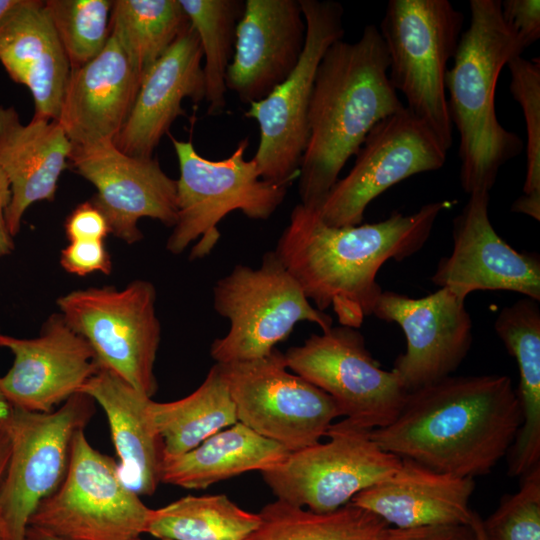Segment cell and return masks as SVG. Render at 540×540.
I'll use <instances>...</instances> for the list:
<instances>
[{"mask_svg": "<svg viewBox=\"0 0 540 540\" xmlns=\"http://www.w3.org/2000/svg\"><path fill=\"white\" fill-rule=\"evenodd\" d=\"M451 205L431 202L409 215L394 211L376 223L333 227L299 203L274 251L316 309L332 307L340 325L358 329L383 291L376 280L381 266L418 252Z\"/></svg>", "mask_w": 540, "mask_h": 540, "instance_id": "6da1fadb", "label": "cell"}, {"mask_svg": "<svg viewBox=\"0 0 540 540\" xmlns=\"http://www.w3.org/2000/svg\"><path fill=\"white\" fill-rule=\"evenodd\" d=\"M521 421L508 376L450 375L409 392L396 418L371 436L401 459L474 479L507 455Z\"/></svg>", "mask_w": 540, "mask_h": 540, "instance_id": "7a4b0ae2", "label": "cell"}, {"mask_svg": "<svg viewBox=\"0 0 540 540\" xmlns=\"http://www.w3.org/2000/svg\"><path fill=\"white\" fill-rule=\"evenodd\" d=\"M385 43L375 25L355 42L335 41L317 67L301 159V204L317 209L372 128L404 108L389 77Z\"/></svg>", "mask_w": 540, "mask_h": 540, "instance_id": "3957f363", "label": "cell"}, {"mask_svg": "<svg viewBox=\"0 0 540 540\" xmlns=\"http://www.w3.org/2000/svg\"><path fill=\"white\" fill-rule=\"evenodd\" d=\"M501 0H471L470 22L448 68L445 88L450 120L460 136V182L471 194L494 186L499 170L523 150L495 109L498 78L525 48L501 15Z\"/></svg>", "mask_w": 540, "mask_h": 540, "instance_id": "277c9868", "label": "cell"}, {"mask_svg": "<svg viewBox=\"0 0 540 540\" xmlns=\"http://www.w3.org/2000/svg\"><path fill=\"white\" fill-rule=\"evenodd\" d=\"M463 24V13L448 0H390L378 28L393 88L447 151L453 143V125L445 77Z\"/></svg>", "mask_w": 540, "mask_h": 540, "instance_id": "5b68a950", "label": "cell"}, {"mask_svg": "<svg viewBox=\"0 0 540 540\" xmlns=\"http://www.w3.org/2000/svg\"><path fill=\"white\" fill-rule=\"evenodd\" d=\"M179 163L177 181V222L166 249L182 253L192 242L189 259H202L216 246L218 223L239 210L252 220H267L284 201L289 186L261 178L255 162L245 159L249 146L246 137L225 159L201 156L191 139L171 137Z\"/></svg>", "mask_w": 540, "mask_h": 540, "instance_id": "8992f818", "label": "cell"}, {"mask_svg": "<svg viewBox=\"0 0 540 540\" xmlns=\"http://www.w3.org/2000/svg\"><path fill=\"white\" fill-rule=\"evenodd\" d=\"M213 306L230 323L227 334L211 344L216 363L264 357L300 321L322 331L333 326L332 317L310 304L274 250L263 255L259 267L239 264L220 278L213 287Z\"/></svg>", "mask_w": 540, "mask_h": 540, "instance_id": "52a82bcc", "label": "cell"}, {"mask_svg": "<svg viewBox=\"0 0 540 540\" xmlns=\"http://www.w3.org/2000/svg\"><path fill=\"white\" fill-rule=\"evenodd\" d=\"M155 302L154 285L134 280L122 289L75 290L61 296L57 305L68 326L89 344L101 369L151 398L158 388L154 364L161 335Z\"/></svg>", "mask_w": 540, "mask_h": 540, "instance_id": "ba28073f", "label": "cell"}, {"mask_svg": "<svg viewBox=\"0 0 540 540\" xmlns=\"http://www.w3.org/2000/svg\"><path fill=\"white\" fill-rule=\"evenodd\" d=\"M150 512L121 480L118 463L93 448L80 429L63 481L28 526L66 540H134L146 533Z\"/></svg>", "mask_w": 540, "mask_h": 540, "instance_id": "9c48e42d", "label": "cell"}, {"mask_svg": "<svg viewBox=\"0 0 540 540\" xmlns=\"http://www.w3.org/2000/svg\"><path fill=\"white\" fill-rule=\"evenodd\" d=\"M306 41L291 74L264 99L251 103L245 117L259 126L255 162L262 179L290 186L299 175L308 138V111L317 67L328 47L343 39L344 8L332 0H300Z\"/></svg>", "mask_w": 540, "mask_h": 540, "instance_id": "30bf717a", "label": "cell"}, {"mask_svg": "<svg viewBox=\"0 0 540 540\" xmlns=\"http://www.w3.org/2000/svg\"><path fill=\"white\" fill-rule=\"evenodd\" d=\"M371 431L347 419L332 423L326 442L290 452L261 472L263 480L278 500L317 513L335 511L389 477L401 463L378 446Z\"/></svg>", "mask_w": 540, "mask_h": 540, "instance_id": "8fae6325", "label": "cell"}, {"mask_svg": "<svg viewBox=\"0 0 540 540\" xmlns=\"http://www.w3.org/2000/svg\"><path fill=\"white\" fill-rule=\"evenodd\" d=\"M216 364L238 422L289 452L320 442L340 416L327 393L288 371L277 348L261 358Z\"/></svg>", "mask_w": 540, "mask_h": 540, "instance_id": "7c38bea8", "label": "cell"}, {"mask_svg": "<svg viewBox=\"0 0 540 540\" xmlns=\"http://www.w3.org/2000/svg\"><path fill=\"white\" fill-rule=\"evenodd\" d=\"M93 413V400L82 393L50 413L12 408L7 418L11 456L0 488L6 540L25 539L34 511L63 481L72 440Z\"/></svg>", "mask_w": 540, "mask_h": 540, "instance_id": "4fadbf2b", "label": "cell"}, {"mask_svg": "<svg viewBox=\"0 0 540 540\" xmlns=\"http://www.w3.org/2000/svg\"><path fill=\"white\" fill-rule=\"evenodd\" d=\"M288 369L327 393L340 416L374 430L390 424L408 392L381 368L356 328L332 326L284 353Z\"/></svg>", "mask_w": 540, "mask_h": 540, "instance_id": "5bb4252c", "label": "cell"}, {"mask_svg": "<svg viewBox=\"0 0 540 540\" xmlns=\"http://www.w3.org/2000/svg\"><path fill=\"white\" fill-rule=\"evenodd\" d=\"M447 152L405 106L372 128L349 173L338 179L315 210L329 226L359 225L372 200L410 176L442 168Z\"/></svg>", "mask_w": 540, "mask_h": 540, "instance_id": "9a60e30c", "label": "cell"}, {"mask_svg": "<svg viewBox=\"0 0 540 540\" xmlns=\"http://www.w3.org/2000/svg\"><path fill=\"white\" fill-rule=\"evenodd\" d=\"M466 297L449 287L421 298L381 292L372 315L404 332L406 350L392 371L408 393L450 376L467 356L473 326Z\"/></svg>", "mask_w": 540, "mask_h": 540, "instance_id": "2e32d148", "label": "cell"}, {"mask_svg": "<svg viewBox=\"0 0 540 540\" xmlns=\"http://www.w3.org/2000/svg\"><path fill=\"white\" fill-rule=\"evenodd\" d=\"M68 164L97 190L91 201L117 238L134 244L143 238L138 221L148 217L168 227L177 222V181L154 157L121 152L114 143L72 148Z\"/></svg>", "mask_w": 540, "mask_h": 540, "instance_id": "e0dca14e", "label": "cell"}, {"mask_svg": "<svg viewBox=\"0 0 540 540\" xmlns=\"http://www.w3.org/2000/svg\"><path fill=\"white\" fill-rule=\"evenodd\" d=\"M0 347L14 357L0 376V392L12 408L50 413L80 393L100 369L89 344L63 319L53 314L36 338L0 333Z\"/></svg>", "mask_w": 540, "mask_h": 540, "instance_id": "ac0fdd59", "label": "cell"}, {"mask_svg": "<svg viewBox=\"0 0 540 540\" xmlns=\"http://www.w3.org/2000/svg\"><path fill=\"white\" fill-rule=\"evenodd\" d=\"M453 219V250L439 260L431 281L465 296L476 290H507L540 301V256L519 252L495 231L488 191H475Z\"/></svg>", "mask_w": 540, "mask_h": 540, "instance_id": "d6986e66", "label": "cell"}, {"mask_svg": "<svg viewBox=\"0 0 540 540\" xmlns=\"http://www.w3.org/2000/svg\"><path fill=\"white\" fill-rule=\"evenodd\" d=\"M300 0H246L226 74L244 104L268 96L295 69L306 41Z\"/></svg>", "mask_w": 540, "mask_h": 540, "instance_id": "ffe728a7", "label": "cell"}, {"mask_svg": "<svg viewBox=\"0 0 540 540\" xmlns=\"http://www.w3.org/2000/svg\"><path fill=\"white\" fill-rule=\"evenodd\" d=\"M203 53L194 27L184 29L174 43L146 70L131 111L114 145L123 153L150 158L177 117L182 101L205 99Z\"/></svg>", "mask_w": 540, "mask_h": 540, "instance_id": "44dd1931", "label": "cell"}, {"mask_svg": "<svg viewBox=\"0 0 540 540\" xmlns=\"http://www.w3.org/2000/svg\"><path fill=\"white\" fill-rule=\"evenodd\" d=\"M141 79L112 35L96 57L71 69L56 121L73 148L114 143Z\"/></svg>", "mask_w": 540, "mask_h": 540, "instance_id": "7402d4cb", "label": "cell"}, {"mask_svg": "<svg viewBox=\"0 0 540 540\" xmlns=\"http://www.w3.org/2000/svg\"><path fill=\"white\" fill-rule=\"evenodd\" d=\"M0 62L29 89L33 118L57 120L71 67L44 1L16 0L2 16Z\"/></svg>", "mask_w": 540, "mask_h": 540, "instance_id": "603a6c76", "label": "cell"}, {"mask_svg": "<svg viewBox=\"0 0 540 540\" xmlns=\"http://www.w3.org/2000/svg\"><path fill=\"white\" fill-rule=\"evenodd\" d=\"M72 148L58 121L32 118L23 124L15 107L0 106V168L10 183L5 222L12 237L28 207L53 200Z\"/></svg>", "mask_w": 540, "mask_h": 540, "instance_id": "cb8c5ba5", "label": "cell"}, {"mask_svg": "<svg viewBox=\"0 0 540 540\" xmlns=\"http://www.w3.org/2000/svg\"><path fill=\"white\" fill-rule=\"evenodd\" d=\"M474 488L473 478L439 472L402 458L393 474L359 492L350 503L393 527L470 524L474 512L469 501Z\"/></svg>", "mask_w": 540, "mask_h": 540, "instance_id": "d4e9b609", "label": "cell"}, {"mask_svg": "<svg viewBox=\"0 0 540 540\" xmlns=\"http://www.w3.org/2000/svg\"><path fill=\"white\" fill-rule=\"evenodd\" d=\"M80 393L96 401L106 414L121 480L137 495L151 496L161 483L164 457L163 442L149 412L151 398L101 368Z\"/></svg>", "mask_w": 540, "mask_h": 540, "instance_id": "484cf974", "label": "cell"}, {"mask_svg": "<svg viewBox=\"0 0 540 540\" xmlns=\"http://www.w3.org/2000/svg\"><path fill=\"white\" fill-rule=\"evenodd\" d=\"M494 329L516 360L519 381L515 389L521 425L508 455V474L523 477L540 466V307L524 297L498 313Z\"/></svg>", "mask_w": 540, "mask_h": 540, "instance_id": "4316f807", "label": "cell"}, {"mask_svg": "<svg viewBox=\"0 0 540 540\" xmlns=\"http://www.w3.org/2000/svg\"><path fill=\"white\" fill-rule=\"evenodd\" d=\"M290 452L240 422L210 436L192 450L164 456L160 482L185 489L210 485L281 463Z\"/></svg>", "mask_w": 540, "mask_h": 540, "instance_id": "83f0119b", "label": "cell"}, {"mask_svg": "<svg viewBox=\"0 0 540 540\" xmlns=\"http://www.w3.org/2000/svg\"><path fill=\"white\" fill-rule=\"evenodd\" d=\"M164 456L188 452L215 433L237 423L234 402L218 364L190 395L172 402L149 404Z\"/></svg>", "mask_w": 540, "mask_h": 540, "instance_id": "f1b7e54d", "label": "cell"}, {"mask_svg": "<svg viewBox=\"0 0 540 540\" xmlns=\"http://www.w3.org/2000/svg\"><path fill=\"white\" fill-rule=\"evenodd\" d=\"M260 524L225 494L185 496L151 509L146 533L168 540H244Z\"/></svg>", "mask_w": 540, "mask_h": 540, "instance_id": "f546056e", "label": "cell"}, {"mask_svg": "<svg viewBox=\"0 0 540 540\" xmlns=\"http://www.w3.org/2000/svg\"><path fill=\"white\" fill-rule=\"evenodd\" d=\"M260 524L244 540H379L389 526L351 503L327 513L276 500L258 513Z\"/></svg>", "mask_w": 540, "mask_h": 540, "instance_id": "4dcf8cb0", "label": "cell"}, {"mask_svg": "<svg viewBox=\"0 0 540 540\" xmlns=\"http://www.w3.org/2000/svg\"><path fill=\"white\" fill-rule=\"evenodd\" d=\"M189 25L179 0L113 1L111 35L142 76Z\"/></svg>", "mask_w": 540, "mask_h": 540, "instance_id": "1f68e13d", "label": "cell"}, {"mask_svg": "<svg viewBox=\"0 0 540 540\" xmlns=\"http://www.w3.org/2000/svg\"><path fill=\"white\" fill-rule=\"evenodd\" d=\"M199 37L204 57L203 75L207 114L226 107V74L232 61L243 0H179Z\"/></svg>", "mask_w": 540, "mask_h": 540, "instance_id": "d6a6232c", "label": "cell"}, {"mask_svg": "<svg viewBox=\"0 0 540 540\" xmlns=\"http://www.w3.org/2000/svg\"><path fill=\"white\" fill-rule=\"evenodd\" d=\"M507 67L510 72V91L520 105L527 134L526 177L523 195L512 204L511 210L540 220V61L518 56Z\"/></svg>", "mask_w": 540, "mask_h": 540, "instance_id": "836d02e7", "label": "cell"}, {"mask_svg": "<svg viewBox=\"0 0 540 540\" xmlns=\"http://www.w3.org/2000/svg\"><path fill=\"white\" fill-rule=\"evenodd\" d=\"M45 7L65 50L70 67L96 57L111 35L110 0H47Z\"/></svg>", "mask_w": 540, "mask_h": 540, "instance_id": "e575fe53", "label": "cell"}, {"mask_svg": "<svg viewBox=\"0 0 540 540\" xmlns=\"http://www.w3.org/2000/svg\"><path fill=\"white\" fill-rule=\"evenodd\" d=\"M482 528L485 540H540V466L522 477L517 492L502 498Z\"/></svg>", "mask_w": 540, "mask_h": 540, "instance_id": "d590c367", "label": "cell"}, {"mask_svg": "<svg viewBox=\"0 0 540 540\" xmlns=\"http://www.w3.org/2000/svg\"><path fill=\"white\" fill-rule=\"evenodd\" d=\"M60 264L68 273L86 276L94 272L109 274L111 257L100 240L71 241L62 249Z\"/></svg>", "mask_w": 540, "mask_h": 540, "instance_id": "8d00e7d4", "label": "cell"}, {"mask_svg": "<svg viewBox=\"0 0 540 540\" xmlns=\"http://www.w3.org/2000/svg\"><path fill=\"white\" fill-rule=\"evenodd\" d=\"M500 7L505 23L518 36L525 49L540 38L539 0H504Z\"/></svg>", "mask_w": 540, "mask_h": 540, "instance_id": "74e56055", "label": "cell"}, {"mask_svg": "<svg viewBox=\"0 0 540 540\" xmlns=\"http://www.w3.org/2000/svg\"><path fill=\"white\" fill-rule=\"evenodd\" d=\"M65 232L69 242L80 240H100L110 233L104 214L90 200L78 205L67 217Z\"/></svg>", "mask_w": 540, "mask_h": 540, "instance_id": "f35d334b", "label": "cell"}, {"mask_svg": "<svg viewBox=\"0 0 540 540\" xmlns=\"http://www.w3.org/2000/svg\"><path fill=\"white\" fill-rule=\"evenodd\" d=\"M379 540H476V535L471 524L387 526Z\"/></svg>", "mask_w": 540, "mask_h": 540, "instance_id": "ab89813d", "label": "cell"}, {"mask_svg": "<svg viewBox=\"0 0 540 540\" xmlns=\"http://www.w3.org/2000/svg\"><path fill=\"white\" fill-rule=\"evenodd\" d=\"M10 200V183L0 168V256L10 254L14 248L13 237L9 234L5 222V211Z\"/></svg>", "mask_w": 540, "mask_h": 540, "instance_id": "60d3db41", "label": "cell"}, {"mask_svg": "<svg viewBox=\"0 0 540 540\" xmlns=\"http://www.w3.org/2000/svg\"><path fill=\"white\" fill-rule=\"evenodd\" d=\"M11 456V438L7 419L0 418V488L3 484Z\"/></svg>", "mask_w": 540, "mask_h": 540, "instance_id": "b9f144b4", "label": "cell"}, {"mask_svg": "<svg viewBox=\"0 0 540 540\" xmlns=\"http://www.w3.org/2000/svg\"><path fill=\"white\" fill-rule=\"evenodd\" d=\"M24 540H66V539L60 538L58 536H55L53 534H50L38 528L28 526Z\"/></svg>", "mask_w": 540, "mask_h": 540, "instance_id": "7bdbcfd3", "label": "cell"}, {"mask_svg": "<svg viewBox=\"0 0 540 540\" xmlns=\"http://www.w3.org/2000/svg\"><path fill=\"white\" fill-rule=\"evenodd\" d=\"M471 526L473 527L476 535V540H485L483 528H482V519L477 513H473L471 519Z\"/></svg>", "mask_w": 540, "mask_h": 540, "instance_id": "ee69618b", "label": "cell"}, {"mask_svg": "<svg viewBox=\"0 0 540 540\" xmlns=\"http://www.w3.org/2000/svg\"><path fill=\"white\" fill-rule=\"evenodd\" d=\"M11 410H12L11 405L7 402V400L4 398V396L0 392V418L7 419Z\"/></svg>", "mask_w": 540, "mask_h": 540, "instance_id": "f6af8a7d", "label": "cell"}, {"mask_svg": "<svg viewBox=\"0 0 540 540\" xmlns=\"http://www.w3.org/2000/svg\"><path fill=\"white\" fill-rule=\"evenodd\" d=\"M16 3V0H0V19Z\"/></svg>", "mask_w": 540, "mask_h": 540, "instance_id": "bcb514c9", "label": "cell"}, {"mask_svg": "<svg viewBox=\"0 0 540 540\" xmlns=\"http://www.w3.org/2000/svg\"><path fill=\"white\" fill-rule=\"evenodd\" d=\"M0 540H6L5 527L1 518H0Z\"/></svg>", "mask_w": 540, "mask_h": 540, "instance_id": "7dc6e473", "label": "cell"}, {"mask_svg": "<svg viewBox=\"0 0 540 540\" xmlns=\"http://www.w3.org/2000/svg\"><path fill=\"white\" fill-rule=\"evenodd\" d=\"M134 540H142L140 538L134 539ZM159 540H168V539H159Z\"/></svg>", "mask_w": 540, "mask_h": 540, "instance_id": "c3c4849f", "label": "cell"}]
</instances>
